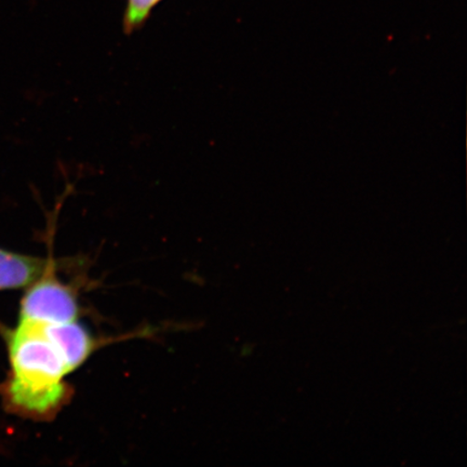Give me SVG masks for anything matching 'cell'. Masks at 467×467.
<instances>
[{
  "mask_svg": "<svg viewBox=\"0 0 467 467\" xmlns=\"http://www.w3.org/2000/svg\"><path fill=\"white\" fill-rule=\"evenodd\" d=\"M9 371L0 384L5 410L36 422H50L73 399L69 371L42 324L19 319L5 329Z\"/></svg>",
  "mask_w": 467,
  "mask_h": 467,
  "instance_id": "6da1fadb",
  "label": "cell"
},
{
  "mask_svg": "<svg viewBox=\"0 0 467 467\" xmlns=\"http://www.w3.org/2000/svg\"><path fill=\"white\" fill-rule=\"evenodd\" d=\"M57 265L28 285L20 306L19 319L45 325L71 323L80 313L78 294L56 275Z\"/></svg>",
  "mask_w": 467,
  "mask_h": 467,
  "instance_id": "7a4b0ae2",
  "label": "cell"
},
{
  "mask_svg": "<svg viewBox=\"0 0 467 467\" xmlns=\"http://www.w3.org/2000/svg\"><path fill=\"white\" fill-rule=\"evenodd\" d=\"M42 325L47 336L60 352L69 373L78 370L96 352L98 343L95 337L78 320L66 324Z\"/></svg>",
  "mask_w": 467,
  "mask_h": 467,
  "instance_id": "3957f363",
  "label": "cell"
},
{
  "mask_svg": "<svg viewBox=\"0 0 467 467\" xmlns=\"http://www.w3.org/2000/svg\"><path fill=\"white\" fill-rule=\"evenodd\" d=\"M57 265L52 258H38L0 248V291L27 288Z\"/></svg>",
  "mask_w": 467,
  "mask_h": 467,
  "instance_id": "277c9868",
  "label": "cell"
},
{
  "mask_svg": "<svg viewBox=\"0 0 467 467\" xmlns=\"http://www.w3.org/2000/svg\"><path fill=\"white\" fill-rule=\"evenodd\" d=\"M163 0H127L122 28L127 35L141 29L148 22L154 9Z\"/></svg>",
  "mask_w": 467,
  "mask_h": 467,
  "instance_id": "5b68a950",
  "label": "cell"
}]
</instances>
